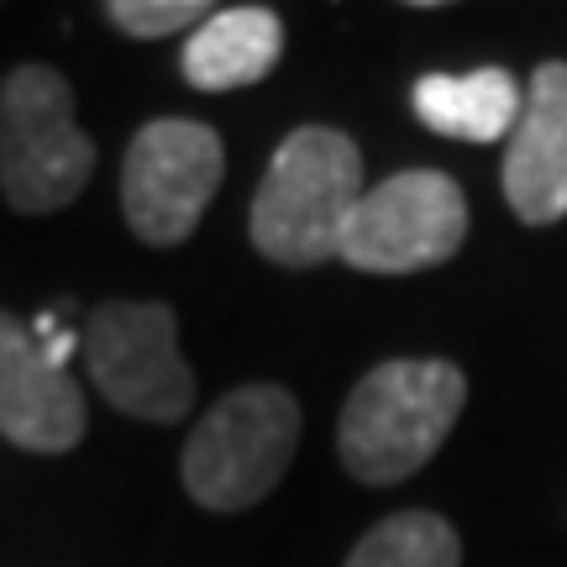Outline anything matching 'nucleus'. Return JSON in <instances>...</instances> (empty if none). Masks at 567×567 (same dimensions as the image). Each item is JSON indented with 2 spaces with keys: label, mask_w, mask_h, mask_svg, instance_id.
Here are the masks:
<instances>
[{
  "label": "nucleus",
  "mask_w": 567,
  "mask_h": 567,
  "mask_svg": "<svg viewBox=\"0 0 567 567\" xmlns=\"http://www.w3.org/2000/svg\"><path fill=\"white\" fill-rule=\"evenodd\" d=\"M467 405V373L446 358H389L368 368L337 421V457L358 484H405L421 473Z\"/></svg>",
  "instance_id": "f257e3e1"
},
{
  "label": "nucleus",
  "mask_w": 567,
  "mask_h": 567,
  "mask_svg": "<svg viewBox=\"0 0 567 567\" xmlns=\"http://www.w3.org/2000/svg\"><path fill=\"white\" fill-rule=\"evenodd\" d=\"M363 153L337 126H295L274 147L252 195L247 237L279 268H321L342 258L347 221L363 200Z\"/></svg>",
  "instance_id": "f03ea898"
},
{
  "label": "nucleus",
  "mask_w": 567,
  "mask_h": 567,
  "mask_svg": "<svg viewBox=\"0 0 567 567\" xmlns=\"http://www.w3.org/2000/svg\"><path fill=\"white\" fill-rule=\"evenodd\" d=\"M300 446V400L284 384H243L200 415L184 442L179 478L205 509H252L268 499Z\"/></svg>",
  "instance_id": "7ed1b4c3"
},
{
  "label": "nucleus",
  "mask_w": 567,
  "mask_h": 567,
  "mask_svg": "<svg viewBox=\"0 0 567 567\" xmlns=\"http://www.w3.org/2000/svg\"><path fill=\"white\" fill-rule=\"evenodd\" d=\"M95 142L74 122V90L48 63H21L0 84V195L21 216H48L84 195Z\"/></svg>",
  "instance_id": "20e7f679"
},
{
  "label": "nucleus",
  "mask_w": 567,
  "mask_h": 567,
  "mask_svg": "<svg viewBox=\"0 0 567 567\" xmlns=\"http://www.w3.org/2000/svg\"><path fill=\"white\" fill-rule=\"evenodd\" d=\"M90 379L132 421L174 425L195 405V373L179 358V316L163 300H105L84 326Z\"/></svg>",
  "instance_id": "39448f33"
},
{
  "label": "nucleus",
  "mask_w": 567,
  "mask_h": 567,
  "mask_svg": "<svg viewBox=\"0 0 567 567\" xmlns=\"http://www.w3.org/2000/svg\"><path fill=\"white\" fill-rule=\"evenodd\" d=\"M467 243V195L442 168H400L384 184L363 189L347 221L342 264L358 274H421L457 258Z\"/></svg>",
  "instance_id": "423d86ee"
},
{
  "label": "nucleus",
  "mask_w": 567,
  "mask_h": 567,
  "mask_svg": "<svg viewBox=\"0 0 567 567\" xmlns=\"http://www.w3.org/2000/svg\"><path fill=\"white\" fill-rule=\"evenodd\" d=\"M226 174L216 126L189 116H158L132 137L122 158V216L147 247H179L195 237L205 205Z\"/></svg>",
  "instance_id": "0eeeda50"
},
{
  "label": "nucleus",
  "mask_w": 567,
  "mask_h": 567,
  "mask_svg": "<svg viewBox=\"0 0 567 567\" xmlns=\"http://www.w3.org/2000/svg\"><path fill=\"white\" fill-rule=\"evenodd\" d=\"M0 431L21 452L59 457L84 436V394L59 368L32 326L0 310Z\"/></svg>",
  "instance_id": "6e6552de"
},
{
  "label": "nucleus",
  "mask_w": 567,
  "mask_h": 567,
  "mask_svg": "<svg viewBox=\"0 0 567 567\" xmlns=\"http://www.w3.org/2000/svg\"><path fill=\"white\" fill-rule=\"evenodd\" d=\"M505 200L526 226L567 216V63H536L520 122L505 142Z\"/></svg>",
  "instance_id": "1a4fd4ad"
},
{
  "label": "nucleus",
  "mask_w": 567,
  "mask_h": 567,
  "mask_svg": "<svg viewBox=\"0 0 567 567\" xmlns=\"http://www.w3.org/2000/svg\"><path fill=\"white\" fill-rule=\"evenodd\" d=\"M284 53V21L274 6H221L184 38L179 69L205 95L247 90L274 74Z\"/></svg>",
  "instance_id": "9d476101"
},
{
  "label": "nucleus",
  "mask_w": 567,
  "mask_h": 567,
  "mask_svg": "<svg viewBox=\"0 0 567 567\" xmlns=\"http://www.w3.org/2000/svg\"><path fill=\"white\" fill-rule=\"evenodd\" d=\"M421 126L452 142H509L520 122V80L499 63H478L467 74H421L410 90Z\"/></svg>",
  "instance_id": "9b49d317"
},
{
  "label": "nucleus",
  "mask_w": 567,
  "mask_h": 567,
  "mask_svg": "<svg viewBox=\"0 0 567 567\" xmlns=\"http://www.w3.org/2000/svg\"><path fill=\"white\" fill-rule=\"evenodd\" d=\"M347 567H463V542L436 509H400L352 547Z\"/></svg>",
  "instance_id": "f8f14e48"
},
{
  "label": "nucleus",
  "mask_w": 567,
  "mask_h": 567,
  "mask_svg": "<svg viewBox=\"0 0 567 567\" xmlns=\"http://www.w3.org/2000/svg\"><path fill=\"white\" fill-rule=\"evenodd\" d=\"M216 6L205 0H111L105 17L122 27L126 38H174L184 27H200Z\"/></svg>",
  "instance_id": "ddd939ff"
}]
</instances>
